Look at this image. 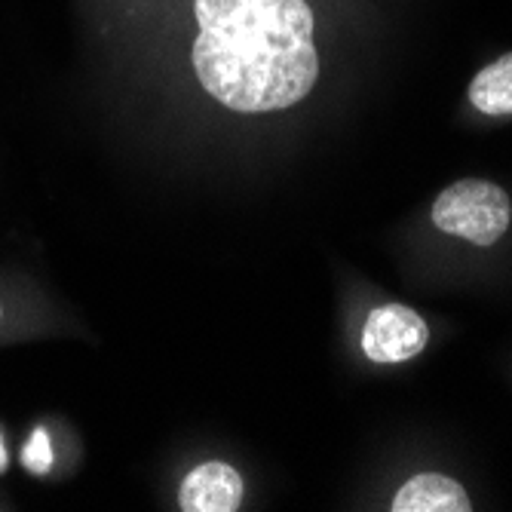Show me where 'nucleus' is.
Masks as SVG:
<instances>
[{
  "mask_svg": "<svg viewBox=\"0 0 512 512\" xmlns=\"http://www.w3.org/2000/svg\"><path fill=\"white\" fill-rule=\"evenodd\" d=\"M512 206L503 188L482 178H463L445 188L433 203V224L442 234L476 246H494L509 227Z\"/></svg>",
  "mask_w": 512,
  "mask_h": 512,
  "instance_id": "f03ea898",
  "label": "nucleus"
},
{
  "mask_svg": "<svg viewBox=\"0 0 512 512\" xmlns=\"http://www.w3.org/2000/svg\"><path fill=\"white\" fill-rule=\"evenodd\" d=\"M22 463L25 470H31L34 476H46L53 467V442H50V433L46 430H34L25 451H22Z\"/></svg>",
  "mask_w": 512,
  "mask_h": 512,
  "instance_id": "0eeeda50",
  "label": "nucleus"
},
{
  "mask_svg": "<svg viewBox=\"0 0 512 512\" xmlns=\"http://www.w3.org/2000/svg\"><path fill=\"white\" fill-rule=\"evenodd\" d=\"M194 13V71L224 108L270 114L310 96L319 56L304 0H194Z\"/></svg>",
  "mask_w": 512,
  "mask_h": 512,
  "instance_id": "f257e3e1",
  "label": "nucleus"
},
{
  "mask_svg": "<svg viewBox=\"0 0 512 512\" xmlns=\"http://www.w3.org/2000/svg\"><path fill=\"white\" fill-rule=\"evenodd\" d=\"M470 102L488 117L512 114V53L485 65L470 83Z\"/></svg>",
  "mask_w": 512,
  "mask_h": 512,
  "instance_id": "423d86ee",
  "label": "nucleus"
},
{
  "mask_svg": "<svg viewBox=\"0 0 512 512\" xmlns=\"http://www.w3.org/2000/svg\"><path fill=\"white\" fill-rule=\"evenodd\" d=\"M430 341V329L424 316L405 307V304H387L371 310L362 329V353L371 362H405L424 353Z\"/></svg>",
  "mask_w": 512,
  "mask_h": 512,
  "instance_id": "7ed1b4c3",
  "label": "nucleus"
},
{
  "mask_svg": "<svg viewBox=\"0 0 512 512\" xmlns=\"http://www.w3.org/2000/svg\"><path fill=\"white\" fill-rule=\"evenodd\" d=\"M7 470V448H4V439H0V473Z\"/></svg>",
  "mask_w": 512,
  "mask_h": 512,
  "instance_id": "6e6552de",
  "label": "nucleus"
},
{
  "mask_svg": "<svg viewBox=\"0 0 512 512\" xmlns=\"http://www.w3.org/2000/svg\"><path fill=\"white\" fill-rule=\"evenodd\" d=\"M0 319H4V307H0Z\"/></svg>",
  "mask_w": 512,
  "mask_h": 512,
  "instance_id": "1a4fd4ad",
  "label": "nucleus"
},
{
  "mask_svg": "<svg viewBox=\"0 0 512 512\" xmlns=\"http://www.w3.org/2000/svg\"><path fill=\"white\" fill-rule=\"evenodd\" d=\"M393 512H470L473 503L460 482L442 473H421L408 479L393 497Z\"/></svg>",
  "mask_w": 512,
  "mask_h": 512,
  "instance_id": "39448f33",
  "label": "nucleus"
},
{
  "mask_svg": "<svg viewBox=\"0 0 512 512\" xmlns=\"http://www.w3.org/2000/svg\"><path fill=\"white\" fill-rule=\"evenodd\" d=\"M243 476L224 460H206L188 473L178 491L184 512H234L243 503Z\"/></svg>",
  "mask_w": 512,
  "mask_h": 512,
  "instance_id": "20e7f679",
  "label": "nucleus"
}]
</instances>
